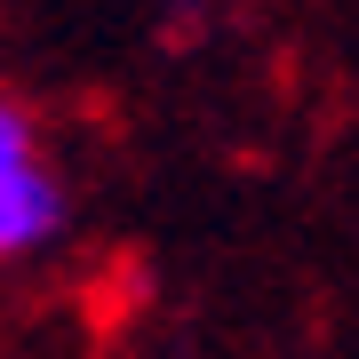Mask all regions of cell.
<instances>
[{
  "label": "cell",
  "mask_w": 359,
  "mask_h": 359,
  "mask_svg": "<svg viewBox=\"0 0 359 359\" xmlns=\"http://www.w3.org/2000/svg\"><path fill=\"white\" fill-rule=\"evenodd\" d=\"M65 224H72V192L48 160H32L25 176L0 184V264L40 256L48 240H65Z\"/></svg>",
  "instance_id": "6da1fadb"
},
{
  "label": "cell",
  "mask_w": 359,
  "mask_h": 359,
  "mask_svg": "<svg viewBox=\"0 0 359 359\" xmlns=\"http://www.w3.org/2000/svg\"><path fill=\"white\" fill-rule=\"evenodd\" d=\"M32 160H40V120H32L16 96H0V184L25 176Z\"/></svg>",
  "instance_id": "7a4b0ae2"
}]
</instances>
